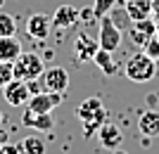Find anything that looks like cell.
<instances>
[{
    "label": "cell",
    "mask_w": 159,
    "mask_h": 154,
    "mask_svg": "<svg viewBox=\"0 0 159 154\" xmlns=\"http://www.w3.org/2000/svg\"><path fill=\"white\" fill-rule=\"evenodd\" d=\"M98 50H100V43H98V40H93L88 33H79V36H76V40H74V55H76V59H79V62L93 59Z\"/></svg>",
    "instance_id": "10"
},
{
    "label": "cell",
    "mask_w": 159,
    "mask_h": 154,
    "mask_svg": "<svg viewBox=\"0 0 159 154\" xmlns=\"http://www.w3.org/2000/svg\"><path fill=\"white\" fill-rule=\"evenodd\" d=\"M128 36H131V40L135 43V45L145 47L147 40L152 38V36H157V24H154L152 17H147V19H138V21H133Z\"/></svg>",
    "instance_id": "9"
},
{
    "label": "cell",
    "mask_w": 159,
    "mask_h": 154,
    "mask_svg": "<svg viewBox=\"0 0 159 154\" xmlns=\"http://www.w3.org/2000/svg\"><path fill=\"white\" fill-rule=\"evenodd\" d=\"M17 33V19L7 12H0V36H14Z\"/></svg>",
    "instance_id": "19"
},
{
    "label": "cell",
    "mask_w": 159,
    "mask_h": 154,
    "mask_svg": "<svg viewBox=\"0 0 159 154\" xmlns=\"http://www.w3.org/2000/svg\"><path fill=\"white\" fill-rule=\"evenodd\" d=\"M93 62L98 64L100 71H102V74H107V76H114L116 71H119V67H116V62H114V57H112V52H109V50H102V47H100L98 52H95Z\"/></svg>",
    "instance_id": "17"
},
{
    "label": "cell",
    "mask_w": 159,
    "mask_h": 154,
    "mask_svg": "<svg viewBox=\"0 0 159 154\" xmlns=\"http://www.w3.org/2000/svg\"><path fill=\"white\" fill-rule=\"evenodd\" d=\"M98 43L102 50H109V52H116L121 45V29L116 26V21L107 14L100 19V36H98Z\"/></svg>",
    "instance_id": "4"
},
{
    "label": "cell",
    "mask_w": 159,
    "mask_h": 154,
    "mask_svg": "<svg viewBox=\"0 0 159 154\" xmlns=\"http://www.w3.org/2000/svg\"><path fill=\"white\" fill-rule=\"evenodd\" d=\"M50 29H52V17L43 12H36L26 19V33L36 40H45L50 36Z\"/></svg>",
    "instance_id": "8"
},
{
    "label": "cell",
    "mask_w": 159,
    "mask_h": 154,
    "mask_svg": "<svg viewBox=\"0 0 159 154\" xmlns=\"http://www.w3.org/2000/svg\"><path fill=\"white\" fill-rule=\"evenodd\" d=\"M19 55H21V43L17 40V36H0V62L12 64Z\"/></svg>",
    "instance_id": "14"
},
{
    "label": "cell",
    "mask_w": 159,
    "mask_h": 154,
    "mask_svg": "<svg viewBox=\"0 0 159 154\" xmlns=\"http://www.w3.org/2000/svg\"><path fill=\"white\" fill-rule=\"evenodd\" d=\"M98 138H100V145L102 147H107V149H116L121 145V130L114 123H109V121H105L102 126H100V130H98Z\"/></svg>",
    "instance_id": "12"
},
{
    "label": "cell",
    "mask_w": 159,
    "mask_h": 154,
    "mask_svg": "<svg viewBox=\"0 0 159 154\" xmlns=\"http://www.w3.org/2000/svg\"><path fill=\"white\" fill-rule=\"evenodd\" d=\"M152 59H159V36H152V38L145 43V47H143Z\"/></svg>",
    "instance_id": "22"
},
{
    "label": "cell",
    "mask_w": 159,
    "mask_h": 154,
    "mask_svg": "<svg viewBox=\"0 0 159 154\" xmlns=\"http://www.w3.org/2000/svg\"><path fill=\"white\" fill-rule=\"evenodd\" d=\"M76 116L83 121V133L93 135L100 130V126L107 121V112L102 107V100L100 97H88L76 107Z\"/></svg>",
    "instance_id": "1"
},
{
    "label": "cell",
    "mask_w": 159,
    "mask_h": 154,
    "mask_svg": "<svg viewBox=\"0 0 159 154\" xmlns=\"http://www.w3.org/2000/svg\"><path fill=\"white\" fill-rule=\"evenodd\" d=\"M138 130L143 138H159V112H143L138 119Z\"/></svg>",
    "instance_id": "15"
},
{
    "label": "cell",
    "mask_w": 159,
    "mask_h": 154,
    "mask_svg": "<svg viewBox=\"0 0 159 154\" xmlns=\"http://www.w3.org/2000/svg\"><path fill=\"white\" fill-rule=\"evenodd\" d=\"M43 81V88L50 90V93H64L66 88H69V74H66V69L62 67H50L43 71L40 76Z\"/></svg>",
    "instance_id": "7"
},
{
    "label": "cell",
    "mask_w": 159,
    "mask_h": 154,
    "mask_svg": "<svg viewBox=\"0 0 159 154\" xmlns=\"http://www.w3.org/2000/svg\"><path fill=\"white\" fill-rule=\"evenodd\" d=\"M152 19L154 24H159V0H152Z\"/></svg>",
    "instance_id": "24"
},
{
    "label": "cell",
    "mask_w": 159,
    "mask_h": 154,
    "mask_svg": "<svg viewBox=\"0 0 159 154\" xmlns=\"http://www.w3.org/2000/svg\"><path fill=\"white\" fill-rule=\"evenodd\" d=\"M126 14H128L131 21L152 17V0H128L126 2Z\"/></svg>",
    "instance_id": "16"
},
{
    "label": "cell",
    "mask_w": 159,
    "mask_h": 154,
    "mask_svg": "<svg viewBox=\"0 0 159 154\" xmlns=\"http://www.w3.org/2000/svg\"><path fill=\"white\" fill-rule=\"evenodd\" d=\"M43 71H45V64H43V59H40L36 52H21L19 57L12 62L14 78L26 81V83H29V81H33V78H40Z\"/></svg>",
    "instance_id": "3"
},
{
    "label": "cell",
    "mask_w": 159,
    "mask_h": 154,
    "mask_svg": "<svg viewBox=\"0 0 159 154\" xmlns=\"http://www.w3.org/2000/svg\"><path fill=\"white\" fill-rule=\"evenodd\" d=\"M79 10L71 5H60L52 14V29H71L79 21Z\"/></svg>",
    "instance_id": "11"
},
{
    "label": "cell",
    "mask_w": 159,
    "mask_h": 154,
    "mask_svg": "<svg viewBox=\"0 0 159 154\" xmlns=\"http://www.w3.org/2000/svg\"><path fill=\"white\" fill-rule=\"evenodd\" d=\"M124 2H128V0H124Z\"/></svg>",
    "instance_id": "27"
},
{
    "label": "cell",
    "mask_w": 159,
    "mask_h": 154,
    "mask_svg": "<svg viewBox=\"0 0 159 154\" xmlns=\"http://www.w3.org/2000/svg\"><path fill=\"white\" fill-rule=\"evenodd\" d=\"M21 123H24L26 128H33V130H43V133H48V130H52V128H55L52 112H50V114H33V112L26 109V114H24Z\"/></svg>",
    "instance_id": "13"
},
{
    "label": "cell",
    "mask_w": 159,
    "mask_h": 154,
    "mask_svg": "<svg viewBox=\"0 0 159 154\" xmlns=\"http://www.w3.org/2000/svg\"><path fill=\"white\" fill-rule=\"evenodd\" d=\"M62 104V93H50V90H40L33 93L26 102V109L33 114H50L55 107Z\"/></svg>",
    "instance_id": "5"
},
{
    "label": "cell",
    "mask_w": 159,
    "mask_h": 154,
    "mask_svg": "<svg viewBox=\"0 0 159 154\" xmlns=\"http://www.w3.org/2000/svg\"><path fill=\"white\" fill-rule=\"evenodd\" d=\"M157 33H159V31H157Z\"/></svg>",
    "instance_id": "28"
},
{
    "label": "cell",
    "mask_w": 159,
    "mask_h": 154,
    "mask_svg": "<svg viewBox=\"0 0 159 154\" xmlns=\"http://www.w3.org/2000/svg\"><path fill=\"white\" fill-rule=\"evenodd\" d=\"M124 74H126V78L135 81V83H147V81H152L154 76H157V59H152L145 50H143V52H135L131 59L126 62Z\"/></svg>",
    "instance_id": "2"
},
{
    "label": "cell",
    "mask_w": 159,
    "mask_h": 154,
    "mask_svg": "<svg viewBox=\"0 0 159 154\" xmlns=\"http://www.w3.org/2000/svg\"><path fill=\"white\" fill-rule=\"evenodd\" d=\"M0 154H24L21 145H12V142H2L0 145Z\"/></svg>",
    "instance_id": "23"
},
{
    "label": "cell",
    "mask_w": 159,
    "mask_h": 154,
    "mask_svg": "<svg viewBox=\"0 0 159 154\" xmlns=\"http://www.w3.org/2000/svg\"><path fill=\"white\" fill-rule=\"evenodd\" d=\"M2 95H5V102L10 107H24L31 97V90H29V83L26 81H19V78H12L2 88Z\"/></svg>",
    "instance_id": "6"
},
{
    "label": "cell",
    "mask_w": 159,
    "mask_h": 154,
    "mask_svg": "<svg viewBox=\"0 0 159 154\" xmlns=\"http://www.w3.org/2000/svg\"><path fill=\"white\" fill-rule=\"evenodd\" d=\"M19 145H21V152L24 154H45V142L40 140L38 135H29Z\"/></svg>",
    "instance_id": "18"
},
{
    "label": "cell",
    "mask_w": 159,
    "mask_h": 154,
    "mask_svg": "<svg viewBox=\"0 0 159 154\" xmlns=\"http://www.w3.org/2000/svg\"><path fill=\"white\" fill-rule=\"evenodd\" d=\"M0 7H5V0H0Z\"/></svg>",
    "instance_id": "25"
},
{
    "label": "cell",
    "mask_w": 159,
    "mask_h": 154,
    "mask_svg": "<svg viewBox=\"0 0 159 154\" xmlns=\"http://www.w3.org/2000/svg\"><path fill=\"white\" fill-rule=\"evenodd\" d=\"M12 78H14V74H12V64L0 62V90H2V88H5Z\"/></svg>",
    "instance_id": "21"
},
{
    "label": "cell",
    "mask_w": 159,
    "mask_h": 154,
    "mask_svg": "<svg viewBox=\"0 0 159 154\" xmlns=\"http://www.w3.org/2000/svg\"><path fill=\"white\" fill-rule=\"evenodd\" d=\"M114 5H116V0H95L93 14L98 17V19H102V17H107V14H112Z\"/></svg>",
    "instance_id": "20"
},
{
    "label": "cell",
    "mask_w": 159,
    "mask_h": 154,
    "mask_svg": "<svg viewBox=\"0 0 159 154\" xmlns=\"http://www.w3.org/2000/svg\"><path fill=\"white\" fill-rule=\"evenodd\" d=\"M0 126H2V112H0Z\"/></svg>",
    "instance_id": "26"
}]
</instances>
